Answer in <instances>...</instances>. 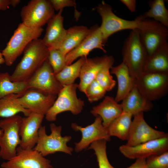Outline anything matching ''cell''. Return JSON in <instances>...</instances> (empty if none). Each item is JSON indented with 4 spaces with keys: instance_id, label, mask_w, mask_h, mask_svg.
Listing matches in <instances>:
<instances>
[{
    "instance_id": "19",
    "label": "cell",
    "mask_w": 168,
    "mask_h": 168,
    "mask_svg": "<svg viewBox=\"0 0 168 168\" xmlns=\"http://www.w3.org/2000/svg\"><path fill=\"white\" fill-rule=\"evenodd\" d=\"M44 115L31 113L22 118L19 130L21 142L19 146L24 149H33L37 142L39 131Z\"/></svg>"
},
{
    "instance_id": "3",
    "label": "cell",
    "mask_w": 168,
    "mask_h": 168,
    "mask_svg": "<svg viewBox=\"0 0 168 168\" xmlns=\"http://www.w3.org/2000/svg\"><path fill=\"white\" fill-rule=\"evenodd\" d=\"M43 30L42 27L32 28L20 23L1 52L6 65L11 66L31 42L39 38Z\"/></svg>"
},
{
    "instance_id": "23",
    "label": "cell",
    "mask_w": 168,
    "mask_h": 168,
    "mask_svg": "<svg viewBox=\"0 0 168 168\" xmlns=\"http://www.w3.org/2000/svg\"><path fill=\"white\" fill-rule=\"evenodd\" d=\"M110 73L114 74L117 79L118 87L114 100L117 102L122 100L135 86V79L131 76L128 68L123 62L112 67Z\"/></svg>"
},
{
    "instance_id": "15",
    "label": "cell",
    "mask_w": 168,
    "mask_h": 168,
    "mask_svg": "<svg viewBox=\"0 0 168 168\" xmlns=\"http://www.w3.org/2000/svg\"><path fill=\"white\" fill-rule=\"evenodd\" d=\"M103 38L97 24L89 28V32L80 44L67 54L65 56L66 66L69 65L79 57L87 56L93 49H98L106 53L107 51L103 46Z\"/></svg>"
},
{
    "instance_id": "31",
    "label": "cell",
    "mask_w": 168,
    "mask_h": 168,
    "mask_svg": "<svg viewBox=\"0 0 168 168\" xmlns=\"http://www.w3.org/2000/svg\"><path fill=\"white\" fill-rule=\"evenodd\" d=\"M106 142L103 139L95 141L91 144L88 149L95 151L99 168H115L110 164L107 157Z\"/></svg>"
},
{
    "instance_id": "35",
    "label": "cell",
    "mask_w": 168,
    "mask_h": 168,
    "mask_svg": "<svg viewBox=\"0 0 168 168\" xmlns=\"http://www.w3.org/2000/svg\"><path fill=\"white\" fill-rule=\"evenodd\" d=\"M147 168H168V151L146 159Z\"/></svg>"
},
{
    "instance_id": "29",
    "label": "cell",
    "mask_w": 168,
    "mask_h": 168,
    "mask_svg": "<svg viewBox=\"0 0 168 168\" xmlns=\"http://www.w3.org/2000/svg\"><path fill=\"white\" fill-rule=\"evenodd\" d=\"M27 90L26 82H13L8 72L0 73V99L12 94L20 96Z\"/></svg>"
},
{
    "instance_id": "30",
    "label": "cell",
    "mask_w": 168,
    "mask_h": 168,
    "mask_svg": "<svg viewBox=\"0 0 168 168\" xmlns=\"http://www.w3.org/2000/svg\"><path fill=\"white\" fill-rule=\"evenodd\" d=\"M150 9L142 15L144 18H152L168 28V10L164 0H150Z\"/></svg>"
},
{
    "instance_id": "39",
    "label": "cell",
    "mask_w": 168,
    "mask_h": 168,
    "mask_svg": "<svg viewBox=\"0 0 168 168\" xmlns=\"http://www.w3.org/2000/svg\"><path fill=\"white\" fill-rule=\"evenodd\" d=\"M10 6L11 0H0V10H6Z\"/></svg>"
},
{
    "instance_id": "7",
    "label": "cell",
    "mask_w": 168,
    "mask_h": 168,
    "mask_svg": "<svg viewBox=\"0 0 168 168\" xmlns=\"http://www.w3.org/2000/svg\"><path fill=\"white\" fill-rule=\"evenodd\" d=\"M22 118L16 115L0 120L3 131L0 137V156L3 159L8 161L16 155L21 142L19 130Z\"/></svg>"
},
{
    "instance_id": "10",
    "label": "cell",
    "mask_w": 168,
    "mask_h": 168,
    "mask_svg": "<svg viewBox=\"0 0 168 168\" xmlns=\"http://www.w3.org/2000/svg\"><path fill=\"white\" fill-rule=\"evenodd\" d=\"M54 10L49 0H30L21 10L22 23L31 27H42L54 15Z\"/></svg>"
},
{
    "instance_id": "20",
    "label": "cell",
    "mask_w": 168,
    "mask_h": 168,
    "mask_svg": "<svg viewBox=\"0 0 168 168\" xmlns=\"http://www.w3.org/2000/svg\"><path fill=\"white\" fill-rule=\"evenodd\" d=\"M62 11L63 10H59L47 23L45 34L42 40L49 49H59L65 37L66 30L63 26Z\"/></svg>"
},
{
    "instance_id": "1",
    "label": "cell",
    "mask_w": 168,
    "mask_h": 168,
    "mask_svg": "<svg viewBox=\"0 0 168 168\" xmlns=\"http://www.w3.org/2000/svg\"><path fill=\"white\" fill-rule=\"evenodd\" d=\"M49 52L42 39L32 40L25 49L22 58L11 75V81L26 82L48 59Z\"/></svg>"
},
{
    "instance_id": "14",
    "label": "cell",
    "mask_w": 168,
    "mask_h": 168,
    "mask_svg": "<svg viewBox=\"0 0 168 168\" xmlns=\"http://www.w3.org/2000/svg\"><path fill=\"white\" fill-rule=\"evenodd\" d=\"M119 150L125 157L129 159L146 158L152 155L168 151V136L133 147L122 145L119 147Z\"/></svg>"
},
{
    "instance_id": "21",
    "label": "cell",
    "mask_w": 168,
    "mask_h": 168,
    "mask_svg": "<svg viewBox=\"0 0 168 168\" xmlns=\"http://www.w3.org/2000/svg\"><path fill=\"white\" fill-rule=\"evenodd\" d=\"M122 101L120 104L123 112L133 116L149 111L153 107L151 101L142 95L135 85Z\"/></svg>"
},
{
    "instance_id": "5",
    "label": "cell",
    "mask_w": 168,
    "mask_h": 168,
    "mask_svg": "<svg viewBox=\"0 0 168 168\" xmlns=\"http://www.w3.org/2000/svg\"><path fill=\"white\" fill-rule=\"evenodd\" d=\"M97 12L101 18L100 26L102 34L104 44L107 42L111 35L122 30L137 29L142 16L141 15L135 20H128L121 18L113 12L111 6L102 1L96 7Z\"/></svg>"
},
{
    "instance_id": "17",
    "label": "cell",
    "mask_w": 168,
    "mask_h": 168,
    "mask_svg": "<svg viewBox=\"0 0 168 168\" xmlns=\"http://www.w3.org/2000/svg\"><path fill=\"white\" fill-rule=\"evenodd\" d=\"M57 96L32 88L27 89L18 99L20 104L31 113L45 115Z\"/></svg>"
},
{
    "instance_id": "12",
    "label": "cell",
    "mask_w": 168,
    "mask_h": 168,
    "mask_svg": "<svg viewBox=\"0 0 168 168\" xmlns=\"http://www.w3.org/2000/svg\"><path fill=\"white\" fill-rule=\"evenodd\" d=\"M126 145L133 147L152 140L168 136L163 131L156 130L145 121L143 112L134 115Z\"/></svg>"
},
{
    "instance_id": "26",
    "label": "cell",
    "mask_w": 168,
    "mask_h": 168,
    "mask_svg": "<svg viewBox=\"0 0 168 168\" xmlns=\"http://www.w3.org/2000/svg\"><path fill=\"white\" fill-rule=\"evenodd\" d=\"M18 94H12L0 99V117L7 118L21 113L26 116L31 113L20 103Z\"/></svg>"
},
{
    "instance_id": "34",
    "label": "cell",
    "mask_w": 168,
    "mask_h": 168,
    "mask_svg": "<svg viewBox=\"0 0 168 168\" xmlns=\"http://www.w3.org/2000/svg\"><path fill=\"white\" fill-rule=\"evenodd\" d=\"M106 92V91L95 79L87 86L84 93L89 101L92 103L104 97Z\"/></svg>"
},
{
    "instance_id": "11",
    "label": "cell",
    "mask_w": 168,
    "mask_h": 168,
    "mask_svg": "<svg viewBox=\"0 0 168 168\" xmlns=\"http://www.w3.org/2000/svg\"><path fill=\"white\" fill-rule=\"evenodd\" d=\"M26 82L27 89L35 88L56 96L63 87L56 79L48 59Z\"/></svg>"
},
{
    "instance_id": "33",
    "label": "cell",
    "mask_w": 168,
    "mask_h": 168,
    "mask_svg": "<svg viewBox=\"0 0 168 168\" xmlns=\"http://www.w3.org/2000/svg\"><path fill=\"white\" fill-rule=\"evenodd\" d=\"M111 67H107L101 69L97 74L95 79L106 91L112 90L116 83L110 74V70Z\"/></svg>"
},
{
    "instance_id": "28",
    "label": "cell",
    "mask_w": 168,
    "mask_h": 168,
    "mask_svg": "<svg viewBox=\"0 0 168 168\" xmlns=\"http://www.w3.org/2000/svg\"><path fill=\"white\" fill-rule=\"evenodd\" d=\"M86 58L85 57H81L73 63L66 66L55 75L56 79L63 87L74 83L75 80L79 77L82 67Z\"/></svg>"
},
{
    "instance_id": "18",
    "label": "cell",
    "mask_w": 168,
    "mask_h": 168,
    "mask_svg": "<svg viewBox=\"0 0 168 168\" xmlns=\"http://www.w3.org/2000/svg\"><path fill=\"white\" fill-rule=\"evenodd\" d=\"M114 62L112 56L107 55L86 58L81 68L78 89L84 93L87 86L95 79L99 72L105 68L113 67Z\"/></svg>"
},
{
    "instance_id": "38",
    "label": "cell",
    "mask_w": 168,
    "mask_h": 168,
    "mask_svg": "<svg viewBox=\"0 0 168 168\" xmlns=\"http://www.w3.org/2000/svg\"><path fill=\"white\" fill-rule=\"evenodd\" d=\"M146 158L137 159L135 162L126 168H147L146 164Z\"/></svg>"
},
{
    "instance_id": "25",
    "label": "cell",
    "mask_w": 168,
    "mask_h": 168,
    "mask_svg": "<svg viewBox=\"0 0 168 168\" xmlns=\"http://www.w3.org/2000/svg\"><path fill=\"white\" fill-rule=\"evenodd\" d=\"M89 30L87 26L82 25L74 26L66 30L65 37L59 50L66 56L80 44Z\"/></svg>"
},
{
    "instance_id": "32",
    "label": "cell",
    "mask_w": 168,
    "mask_h": 168,
    "mask_svg": "<svg viewBox=\"0 0 168 168\" xmlns=\"http://www.w3.org/2000/svg\"><path fill=\"white\" fill-rule=\"evenodd\" d=\"M48 58L53 72L56 75L66 66L65 56L59 49H49Z\"/></svg>"
},
{
    "instance_id": "41",
    "label": "cell",
    "mask_w": 168,
    "mask_h": 168,
    "mask_svg": "<svg viewBox=\"0 0 168 168\" xmlns=\"http://www.w3.org/2000/svg\"><path fill=\"white\" fill-rule=\"evenodd\" d=\"M5 63V61L2 52L0 51V67L1 64Z\"/></svg>"
},
{
    "instance_id": "27",
    "label": "cell",
    "mask_w": 168,
    "mask_h": 168,
    "mask_svg": "<svg viewBox=\"0 0 168 168\" xmlns=\"http://www.w3.org/2000/svg\"><path fill=\"white\" fill-rule=\"evenodd\" d=\"M133 115L124 112L114 119L107 127L110 136L118 137L123 140H127L132 122Z\"/></svg>"
},
{
    "instance_id": "4",
    "label": "cell",
    "mask_w": 168,
    "mask_h": 168,
    "mask_svg": "<svg viewBox=\"0 0 168 168\" xmlns=\"http://www.w3.org/2000/svg\"><path fill=\"white\" fill-rule=\"evenodd\" d=\"M51 133L48 135L45 126H41L39 131V137L37 143L33 148L45 157L57 152L71 155L73 149L68 147L67 143L71 139V136L62 137V127L53 123L50 124Z\"/></svg>"
},
{
    "instance_id": "16",
    "label": "cell",
    "mask_w": 168,
    "mask_h": 168,
    "mask_svg": "<svg viewBox=\"0 0 168 168\" xmlns=\"http://www.w3.org/2000/svg\"><path fill=\"white\" fill-rule=\"evenodd\" d=\"M102 119L99 116H96L94 122L86 127H83L76 123L71 124L72 128L76 131H80L82 137L78 142L75 143V150L80 152L86 149L92 142L100 140L109 141L110 140L107 128L103 125Z\"/></svg>"
},
{
    "instance_id": "9",
    "label": "cell",
    "mask_w": 168,
    "mask_h": 168,
    "mask_svg": "<svg viewBox=\"0 0 168 168\" xmlns=\"http://www.w3.org/2000/svg\"><path fill=\"white\" fill-rule=\"evenodd\" d=\"M139 91L151 101L159 100L168 92V73L143 72L135 78Z\"/></svg>"
},
{
    "instance_id": "6",
    "label": "cell",
    "mask_w": 168,
    "mask_h": 168,
    "mask_svg": "<svg viewBox=\"0 0 168 168\" xmlns=\"http://www.w3.org/2000/svg\"><path fill=\"white\" fill-rule=\"evenodd\" d=\"M78 84L73 83L63 86L58 95L52 106L45 114V119L52 122L56 120L58 114L67 111L73 115L80 114L84 106V102L77 97L76 90Z\"/></svg>"
},
{
    "instance_id": "22",
    "label": "cell",
    "mask_w": 168,
    "mask_h": 168,
    "mask_svg": "<svg viewBox=\"0 0 168 168\" xmlns=\"http://www.w3.org/2000/svg\"><path fill=\"white\" fill-rule=\"evenodd\" d=\"M123 112L120 104H119L112 97L105 96L102 102L94 106L91 113L94 116H99L102 119V124L107 128L110 124Z\"/></svg>"
},
{
    "instance_id": "2",
    "label": "cell",
    "mask_w": 168,
    "mask_h": 168,
    "mask_svg": "<svg viewBox=\"0 0 168 168\" xmlns=\"http://www.w3.org/2000/svg\"><path fill=\"white\" fill-rule=\"evenodd\" d=\"M122 54V62L128 68L132 77L135 79L140 76L143 72L147 55L137 29L131 30L124 40Z\"/></svg>"
},
{
    "instance_id": "24",
    "label": "cell",
    "mask_w": 168,
    "mask_h": 168,
    "mask_svg": "<svg viewBox=\"0 0 168 168\" xmlns=\"http://www.w3.org/2000/svg\"><path fill=\"white\" fill-rule=\"evenodd\" d=\"M143 72L168 73V43H165L147 57Z\"/></svg>"
},
{
    "instance_id": "37",
    "label": "cell",
    "mask_w": 168,
    "mask_h": 168,
    "mask_svg": "<svg viewBox=\"0 0 168 168\" xmlns=\"http://www.w3.org/2000/svg\"><path fill=\"white\" fill-rule=\"evenodd\" d=\"M120 1L125 5L131 12H135L136 6L135 0H120Z\"/></svg>"
},
{
    "instance_id": "8",
    "label": "cell",
    "mask_w": 168,
    "mask_h": 168,
    "mask_svg": "<svg viewBox=\"0 0 168 168\" xmlns=\"http://www.w3.org/2000/svg\"><path fill=\"white\" fill-rule=\"evenodd\" d=\"M137 29L147 57L167 42L168 28L152 19L142 16Z\"/></svg>"
},
{
    "instance_id": "13",
    "label": "cell",
    "mask_w": 168,
    "mask_h": 168,
    "mask_svg": "<svg viewBox=\"0 0 168 168\" xmlns=\"http://www.w3.org/2000/svg\"><path fill=\"white\" fill-rule=\"evenodd\" d=\"M2 168H53L51 161L34 149H24L20 146L16 149V156L3 162Z\"/></svg>"
},
{
    "instance_id": "42",
    "label": "cell",
    "mask_w": 168,
    "mask_h": 168,
    "mask_svg": "<svg viewBox=\"0 0 168 168\" xmlns=\"http://www.w3.org/2000/svg\"><path fill=\"white\" fill-rule=\"evenodd\" d=\"M3 131L2 129L0 128V137H1L3 134Z\"/></svg>"
},
{
    "instance_id": "40",
    "label": "cell",
    "mask_w": 168,
    "mask_h": 168,
    "mask_svg": "<svg viewBox=\"0 0 168 168\" xmlns=\"http://www.w3.org/2000/svg\"><path fill=\"white\" fill-rule=\"evenodd\" d=\"M21 1L20 0H11V6H12L13 7H16L18 5Z\"/></svg>"
},
{
    "instance_id": "36",
    "label": "cell",
    "mask_w": 168,
    "mask_h": 168,
    "mask_svg": "<svg viewBox=\"0 0 168 168\" xmlns=\"http://www.w3.org/2000/svg\"><path fill=\"white\" fill-rule=\"evenodd\" d=\"M54 10L59 11L67 7L75 6L76 3L72 0H49Z\"/></svg>"
}]
</instances>
